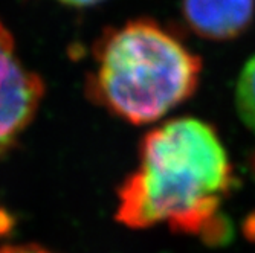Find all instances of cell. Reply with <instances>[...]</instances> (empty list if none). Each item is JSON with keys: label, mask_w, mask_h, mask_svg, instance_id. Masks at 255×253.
Returning a JSON list of instances; mask_svg holds the SVG:
<instances>
[{"label": "cell", "mask_w": 255, "mask_h": 253, "mask_svg": "<svg viewBox=\"0 0 255 253\" xmlns=\"http://www.w3.org/2000/svg\"><path fill=\"white\" fill-rule=\"evenodd\" d=\"M182 14L197 35L223 41L249 28L255 0H182Z\"/></svg>", "instance_id": "277c9868"}, {"label": "cell", "mask_w": 255, "mask_h": 253, "mask_svg": "<svg viewBox=\"0 0 255 253\" xmlns=\"http://www.w3.org/2000/svg\"><path fill=\"white\" fill-rule=\"evenodd\" d=\"M202 61L148 18L106 29L94 46L86 96L133 125L157 122L199 85Z\"/></svg>", "instance_id": "7a4b0ae2"}, {"label": "cell", "mask_w": 255, "mask_h": 253, "mask_svg": "<svg viewBox=\"0 0 255 253\" xmlns=\"http://www.w3.org/2000/svg\"><path fill=\"white\" fill-rule=\"evenodd\" d=\"M44 98V83L17 54L12 34L0 20V157L32 124Z\"/></svg>", "instance_id": "3957f363"}, {"label": "cell", "mask_w": 255, "mask_h": 253, "mask_svg": "<svg viewBox=\"0 0 255 253\" xmlns=\"http://www.w3.org/2000/svg\"><path fill=\"white\" fill-rule=\"evenodd\" d=\"M234 185V171L217 131L200 119L177 118L148 131L137 168L118 188L115 218L128 229L167 224L199 235Z\"/></svg>", "instance_id": "6da1fadb"}, {"label": "cell", "mask_w": 255, "mask_h": 253, "mask_svg": "<svg viewBox=\"0 0 255 253\" xmlns=\"http://www.w3.org/2000/svg\"><path fill=\"white\" fill-rule=\"evenodd\" d=\"M0 253H54V252L37 244H17V246L0 247Z\"/></svg>", "instance_id": "8992f818"}, {"label": "cell", "mask_w": 255, "mask_h": 253, "mask_svg": "<svg viewBox=\"0 0 255 253\" xmlns=\"http://www.w3.org/2000/svg\"><path fill=\"white\" fill-rule=\"evenodd\" d=\"M236 107L242 122L255 133V55L246 61L239 75Z\"/></svg>", "instance_id": "5b68a950"}, {"label": "cell", "mask_w": 255, "mask_h": 253, "mask_svg": "<svg viewBox=\"0 0 255 253\" xmlns=\"http://www.w3.org/2000/svg\"><path fill=\"white\" fill-rule=\"evenodd\" d=\"M58 2L67 5V6H74V8H87V6H94L98 5L104 0H58Z\"/></svg>", "instance_id": "52a82bcc"}]
</instances>
